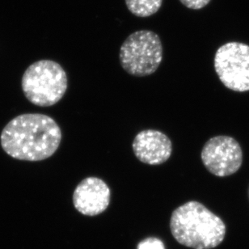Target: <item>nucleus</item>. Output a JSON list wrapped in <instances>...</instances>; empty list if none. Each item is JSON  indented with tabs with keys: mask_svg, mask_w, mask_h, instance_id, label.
<instances>
[{
	"mask_svg": "<svg viewBox=\"0 0 249 249\" xmlns=\"http://www.w3.org/2000/svg\"><path fill=\"white\" fill-rule=\"evenodd\" d=\"M132 148L142 163L160 165L168 160L173 153V144L165 134L156 129H145L134 138Z\"/></svg>",
	"mask_w": 249,
	"mask_h": 249,
	"instance_id": "8",
	"label": "nucleus"
},
{
	"mask_svg": "<svg viewBox=\"0 0 249 249\" xmlns=\"http://www.w3.org/2000/svg\"><path fill=\"white\" fill-rule=\"evenodd\" d=\"M111 191L103 180L90 177L77 185L73 194V203L79 213L96 216L103 213L110 203Z\"/></svg>",
	"mask_w": 249,
	"mask_h": 249,
	"instance_id": "7",
	"label": "nucleus"
},
{
	"mask_svg": "<svg viewBox=\"0 0 249 249\" xmlns=\"http://www.w3.org/2000/svg\"><path fill=\"white\" fill-rule=\"evenodd\" d=\"M138 249H165L163 242L157 238H148L139 243Z\"/></svg>",
	"mask_w": 249,
	"mask_h": 249,
	"instance_id": "10",
	"label": "nucleus"
},
{
	"mask_svg": "<svg viewBox=\"0 0 249 249\" xmlns=\"http://www.w3.org/2000/svg\"><path fill=\"white\" fill-rule=\"evenodd\" d=\"M119 59L123 69L133 76L153 74L163 60L160 36L150 30L134 32L121 46Z\"/></svg>",
	"mask_w": 249,
	"mask_h": 249,
	"instance_id": "4",
	"label": "nucleus"
},
{
	"mask_svg": "<svg viewBox=\"0 0 249 249\" xmlns=\"http://www.w3.org/2000/svg\"><path fill=\"white\" fill-rule=\"evenodd\" d=\"M180 2L189 9L198 10L206 7L211 0H180Z\"/></svg>",
	"mask_w": 249,
	"mask_h": 249,
	"instance_id": "11",
	"label": "nucleus"
},
{
	"mask_svg": "<svg viewBox=\"0 0 249 249\" xmlns=\"http://www.w3.org/2000/svg\"><path fill=\"white\" fill-rule=\"evenodd\" d=\"M67 75L58 62L40 60L30 65L22 77L24 96L35 106H54L64 96Z\"/></svg>",
	"mask_w": 249,
	"mask_h": 249,
	"instance_id": "3",
	"label": "nucleus"
},
{
	"mask_svg": "<svg viewBox=\"0 0 249 249\" xmlns=\"http://www.w3.org/2000/svg\"><path fill=\"white\" fill-rule=\"evenodd\" d=\"M214 69L220 81L235 91H249V46L228 42L214 56Z\"/></svg>",
	"mask_w": 249,
	"mask_h": 249,
	"instance_id": "5",
	"label": "nucleus"
},
{
	"mask_svg": "<svg viewBox=\"0 0 249 249\" xmlns=\"http://www.w3.org/2000/svg\"><path fill=\"white\" fill-rule=\"evenodd\" d=\"M3 151L12 158L41 161L55 153L62 131L53 118L40 113H25L13 118L0 136Z\"/></svg>",
	"mask_w": 249,
	"mask_h": 249,
	"instance_id": "1",
	"label": "nucleus"
},
{
	"mask_svg": "<svg viewBox=\"0 0 249 249\" xmlns=\"http://www.w3.org/2000/svg\"><path fill=\"white\" fill-rule=\"evenodd\" d=\"M171 231L180 245L194 249H212L225 239L222 218L198 201H188L173 211Z\"/></svg>",
	"mask_w": 249,
	"mask_h": 249,
	"instance_id": "2",
	"label": "nucleus"
},
{
	"mask_svg": "<svg viewBox=\"0 0 249 249\" xmlns=\"http://www.w3.org/2000/svg\"><path fill=\"white\" fill-rule=\"evenodd\" d=\"M201 158L210 173L224 178L240 169L243 161L242 150L239 142L231 137H213L204 145Z\"/></svg>",
	"mask_w": 249,
	"mask_h": 249,
	"instance_id": "6",
	"label": "nucleus"
},
{
	"mask_svg": "<svg viewBox=\"0 0 249 249\" xmlns=\"http://www.w3.org/2000/svg\"><path fill=\"white\" fill-rule=\"evenodd\" d=\"M163 3V0H125L127 8L138 17H148L156 14Z\"/></svg>",
	"mask_w": 249,
	"mask_h": 249,
	"instance_id": "9",
	"label": "nucleus"
}]
</instances>
